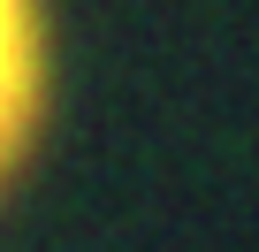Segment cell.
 <instances>
[{
	"label": "cell",
	"mask_w": 259,
	"mask_h": 252,
	"mask_svg": "<svg viewBox=\"0 0 259 252\" xmlns=\"http://www.w3.org/2000/svg\"><path fill=\"white\" fill-rule=\"evenodd\" d=\"M54 99V23L46 0H0V191L23 176Z\"/></svg>",
	"instance_id": "6da1fadb"
}]
</instances>
